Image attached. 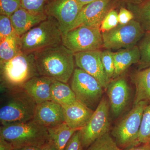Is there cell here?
<instances>
[{
  "mask_svg": "<svg viewBox=\"0 0 150 150\" xmlns=\"http://www.w3.org/2000/svg\"><path fill=\"white\" fill-rule=\"evenodd\" d=\"M40 76L68 83L74 71V54L62 43L34 52Z\"/></svg>",
  "mask_w": 150,
  "mask_h": 150,
  "instance_id": "obj_1",
  "label": "cell"
},
{
  "mask_svg": "<svg viewBox=\"0 0 150 150\" xmlns=\"http://www.w3.org/2000/svg\"><path fill=\"white\" fill-rule=\"evenodd\" d=\"M37 104L23 88H1V126L32 121Z\"/></svg>",
  "mask_w": 150,
  "mask_h": 150,
  "instance_id": "obj_2",
  "label": "cell"
},
{
  "mask_svg": "<svg viewBox=\"0 0 150 150\" xmlns=\"http://www.w3.org/2000/svg\"><path fill=\"white\" fill-rule=\"evenodd\" d=\"M1 88H22L30 79L39 76L33 53H22L0 64Z\"/></svg>",
  "mask_w": 150,
  "mask_h": 150,
  "instance_id": "obj_3",
  "label": "cell"
},
{
  "mask_svg": "<svg viewBox=\"0 0 150 150\" xmlns=\"http://www.w3.org/2000/svg\"><path fill=\"white\" fill-rule=\"evenodd\" d=\"M0 137L10 143L14 149L28 146L41 148L49 141L47 128L33 120L1 126Z\"/></svg>",
  "mask_w": 150,
  "mask_h": 150,
  "instance_id": "obj_4",
  "label": "cell"
},
{
  "mask_svg": "<svg viewBox=\"0 0 150 150\" xmlns=\"http://www.w3.org/2000/svg\"><path fill=\"white\" fill-rule=\"evenodd\" d=\"M23 53H34L62 44V33L55 20L50 17L21 36Z\"/></svg>",
  "mask_w": 150,
  "mask_h": 150,
  "instance_id": "obj_5",
  "label": "cell"
},
{
  "mask_svg": "<svg viewBox=\"0 0 150 150\" xmlns=\"http://www.w3.org/2000/svg\"><path fill=\"white\" fill-rule=\"evenodd\" d=\"M146 101H142L134 107L113 128L111 134L118 146L125 150L139 146V133Z\"/></svg>",
  "mask_w": 150,
  "mask_h": 150,
  "instance_id": "obj_6",
  "label": "cell"
},
{
  "mask_svg": "<svg viewBox=\"0 0 150 150\" xmlns=\"http://www.w3.org/2000/svg\"><path fill=\"white\" fill-rule=\"evenodd\" d=\"M103 46L107 50H121L136 46L144 35L142 25L135 18L126 24H118L112 29L101 32Z\"/></svg>",
  "mask_w": 150,
  "mask_h": 150,
  "instance_id": "obj_7",
  "label": "cell"
},
{
  "mask_svg": "<svg viewBox=\"0 0 150 150\" xmlns=\"http://www.w3.org/2000/svg\"><path fill=\"white\" fill-rule=\"evenodd\" d=\"M62 43L74 54L100 50L103 46L99 28L84 25L62 33Z\"/></svg>",
  "mask_w": 150,
  "mask_h": 150,
  "instance_id": "obj_8",
  "label": "cell"
},
{
  "mask_svg": "<svg viewBox=\"0 0 150 150\" xmlns=\"http://www.w3.org/2000/svg\"><path fill=\"white\" fill-rule=\"evenodd\" d=\"M70 86L77 100L92 109L99 103L103 93V87L98 81L79 68L75 69Z\"/></svg>",
  "mask_w": 150,
  "mask_h": 150,
  "instance_id": "obj_9",
  "label": "cell"
},
{
  "mask_svg": "<svg viewBox=\"0 0 150 150\" xmlns=\"http://www.w3.org/2000/svg\"><path fill=\"white\" fill-rule=\"evenodd\" d=\"M109 106L105 98L100 100L88 123L80 130L84 150L86 149L99 137L109 133Z\"/></svg>",
  "mask_w": 150,
  "mask_h": 150,
  "instance_id": "obj_10",
  "label": "cell"
},
{
  "mask_svg": "<svg viewBox=\"0 0 150 150\" xmlns=\"http://www.w3.org/2000/svg\"><path fill=\"white\" fill-rule=\"evenodd\" d=\"M82 8L77 0H48L45 13L55 20L64 33L69 30Z\"/></svg>",
  "mask_w": 150,
  "mask_h": 150,
  "instance_id": "obj_11",
  "label": "cell"
},
{
  "mask_svg": "<svg viewBox=\"0 0 150 150\" xmlns=\"http://www.w3.org/2000/svg\"><path fill=\"white\" fill-rule=\"evenodd\" d=\"M113 2V0H100L84 6L69 30L83 25L100 28Z\"/></svg>",
  "mask_w": 150,
  "mask_h": 150,
  "instance_id": "obj_12",
  "label": "cell"
},
{
  "mask_svg": "<svg viewBox=\"0 0 150 150\" xmlns=\"http://www.w3.org/2000/svg\"><path fill=\"white\" fill-rule=\"evenodd\" d=\"M100 50L74 54L75 64L78 68L96 79L103 88L107 89L111 80L105 74L101 60Z\"/></svg>",
  "mask_w": 150,
  "mask_h": 150,
  "instance_id": "obj_13",
  "label": "cell"
},
{
  "mask_svg": "<svg viewBox=\"0 0 150 150\" xmlns=\"http://www.w3.org/2000/svg\"><path fill=\"white\" fill-rule=\"evenodd\" d=\"M33 120L47 128L64 123L63 108L52 100L37 104Z\"/></svg>",
  "mask_w": 150,
  "mask_h": 150,
  "instance_id": "obj_14",
  "label": "cell"
},
{
  "mask_svg": "<svg viewBox=\"0 0 150 150\" xmlns=\"http://www.w3.org/2000/svg\"><path fill=\"white\" fill-rule=\"evenodd\" d=\"M106 89L111 111L114 116H118L129 101L130 89L128 83L123 78H118L111 81Z\"/></svg>",
  "mask_w": 150,
  "mask_h": 150,
  "instance_id": "obj_15",
  "label": "cell"
},
{
  "mask_svg": "<svg viewBox=\"0 0 150 150\" xmlns=\"http://www.w3.org/2000/svg\"><path fill=\"white\" fill-rule=\"evenodd\" d=\"M62 108L65 123L76 130H80L85 126L94 112V110L78 100Z\"/></svg>",
  "mask_w": 150,
  "mask_h": 150,
  "instance_id": "obj_16",
  "label": "cell"
},
{
  "mask_svg": "<svg viewBox=\"0 0 150 150\" xmlns=\"http://www.w3.org/2000/svg\"><path fill=\"white\" fill-rule=\"evenodd\" d=\"M46 13H35L20 8L10 17L12 24L18 35L21 36L48 18Z\"/></svg>",
  "mask_w": 150,
  "mask_h": 150,
  "instance_id": "obj_17",
  "label": "cell"
},
{
  "mask_svg": "<svg viewBox=\"0 0 150 150\" xmlns=\"http://www.w3.org/2000/svg\"><path fill=\"white\" fill-rule=\"evenodd\" d=\"M54 81L51 78L39 75L28 81L22 88L38 104L51 100V86Z\"/></svg>",
  "mask_w": 150,
  "mask_h": 150,
  "instance_id": "obj_18",
  "label": "cell"
},
{
  "mask_svg": "<svg viewBox=\"0 0 150 150\" xmlns=\"http://www.w3.org/2000/svg\"><path fill=\"white\" fill-rule=\"evenodd\" d=\"M115 71L113 79L118 78L131 65L139 62L141 54L137 45L113 52Z\"/></svg>",
  "mask_w": 150,
  "mask_h": 150,
  "instance_id": "obj_19",
  "label": "cell"
},
{
  "mask_svg": "<svg viewBox=\"0 0 150 150\" xmlns=\"http://www.w3.org/2000/svg\"><path fill=\"white\" fill-rule=\"evenodd\" d=\"M132 81L136 88L134 105L142 101H150V67L135 73Z\"/></svg>",
  "mask_w": 150,
  "mask_h": 150,
  "instance_id": "obj_20",
  "label": "cell"
},
{
  "mask_svg": "<svg viewBox=\"0 0 150 150\" xmlns=\"http://www.w3.org/2000/svg\"><path fill=\"white\" fill-rule=\"evenodd\" d=\"M51 100L63 106L73 104L77 99L74 92L67 83L54 80L51 86Z\"/></svg>",
  "mask_w": 150,
  "mask_h": 150,
  "instance_id": "obj_21",
  "label": "cell"
},
{
  "mask_svg": "<svg viewBox=\"0 0 150 150\" xmlns=\"http://www.w3.org/2000/svg\"><path fill=\"white\" fill-rule=\"evenodd\" d=\"M47 130L49 141L53 143L56 150H64L73 134L78 131L70 128L65 122L48 128Z\"/></svg>",
  "mask_w": 150,
  "mask_h": 150,
  "instance_id": "obj_22",
  "label": "cell"
},
{
  "mask_svg": "<svg viewBox=\"0 0 150 150\" xmlns=\"http://www.w3.org/2000/svg\"><path fill=\"white\" fill-rule=\"evenodd\" d=\"M22 53L21 36L14 33L0 42V64L9 61Z\"/></svg>",
  "mask_w": 150,
  "mask_h": 150,
  "instance_id": "obj_23",
  "label": "cell"
},
{
  "mask_svg": "<svg viewBox=\"0 0 150 150\" xmlns=\"http://www.w3.org/2000/svg\"><path fill=\"white\" fill-rule=\"evenodd\" d=\"M129 6L145 32H150V0L139 4H129Z\"/></svg>",
  "mask_w": 150,
  "mask_h": 150,
  "instance_id": "obj_24",
  "label": "cell"
},
{
  "mask_svg": "<svg viewBox=\"0 0 150 150\" xmlns=\"http://www.w3.org/2000/svg\"><path fill=\"white\" fill-rule=\"evenodd\" d=\"M138 46L141 54L138 63L140 70L150 67V32H145Z\"/></svg>",
  "mask_w": 150,
  "mask_h": 150,
  "instance_id": "obj_25",
  "label": "cell"
},
{
  "mask_svg": "<svg viewBox=\"0 0 150 150\" xmlns=\"http://www.w3.org/2000/svg\"><path fill=\"white\" fill-rule=\"evenodd\" d=\"M150 141V104L145 108L139 133V144H147Z\"/></svg>",
  "mask_w": 150,
  "mask_h": 150,
  "instance_id": "obj_26",
  "label": "cell"
},
{
  "mask_svg": "<svg viewBox=\"0 0 150 150\" xmlns=\"http://www.w3.org/2000/svg\"><path fill=\"white\" fill-rule=\"evenodd\" d=\"M85 150H122L118 146L109 133H106L96 140Z\"/></svg>",
  "mask_w": 150,
  "mask_h": 150,
  "instance_id": "obj_27",
  "label": "cell"
},
{
  "mask_svg": "<svg viewBox=\"0 0 150 150\" xmlns=\"http://www.w3.org/2000/svg\"><path fill=\"white\" fill-rule=\"evenodd\" d=\"M101 60L105 74L111 80L113 79L115 71L113 52L107 49L101 51Z\"/></svg>",
  "mask_w": 150,
  "mask_h": 150,
  "instance_id": "obj_28",
  "label": "cell"
},
{
  "mask_svg": "<svg viewBox=\"0 0 150 150\" xmlns=\"http://www.w3.org/2000/svg\"><path fill=\"white\" fill-rule=\"evenodd\" d=\"M21 7L35 13H45L48 0H21Z\"/></svg>",
  "mask_w": 150,
  "mask_h": 150,
  "instance_id": "obj_29",
  "label": "cell"
},
{
  "mask_svg": "<svg viewBox=\"0 0 150 150\" xmlns=\"http://www.w3.org/2000/svg\"><path fill=\"white\" fill-rule=\"evenodd\" d=\"M21 7V0H0L1 15L10 17Z\"/></svg>",
  "mask_w": 150,
  "mask_h": 150,
  "instance_id": "obj_30",
  "label": "cell"
},
{
  "mask_svg": "<svg viewBox=\"0 0 150 150\" xmlns=\"http://www.w3.org/2000/svg\"><path fill=\"white\" fill-rule=\"evenodd\" d=\"M118 24V13L112 9L105 17L100 29L101 32L108 31L116 27Z\"/></svg>",
  "mask_w": 150,
  "mask_h": 150,
  "instance_id": "obj_31",
  "label": "cell"
},
{
  "mask_svg": "<svg viewBox=\"0 0 150 150\" xmlns=\"http://www.w3.org/2000/svg\"><path fill=\"white\" fill-rule=\"evenodd\" d=\"M16 33L12 24L10 17L0 15V42L6 38Z\"/></svg>",
  "mask_w": 150,
  "mask_h": 150,
  "instance_id": "obj_32",
  "label": "cell"
},
{
  "mask_svg": "<svg viewBox=\"0 0 150 150\" xmlns=\"http://www.w3.org/2000/svg\"><path fill=\"white\" fill-rule=\"evenodd\" d=\"M64 150H84L81 141L80 131L75 132L65 146Z\"/></svg>",
  "mask_w": 150,
  "mask_h": 150,
  "instance_id": "obj_33",
  "label": "cell"
},
{
  "mask_svg": "<svg viewBox=\"0 0 150 150\" xmlns=\"http://www.w3.org/2000/svg\"><path fill=\"white\" fill-rule=\"evenodd\" d=\"M119 24H126L134 19V16L131 11L121 8L118 13Z\"/></svg>",
  "mask_w": 150,
  "mask_h": 150,
  "instance_id": "obj_34",
  "label": "cell"
},
{
  "mask_svg": "<svg viewBox=\"0 0 150 150\" xmlns=\"http://www.w3.org/2000/svg\"><path fill=\"white\" fill-rule=\"evenodd\" d=\"M13 149L10 143L0 137V150H13Z\"/></svg>",
  "mask_w": 150,
  "mask_h": 150,
  "instance_id": "obj_35",
  "label": "cell"
},
{
  "mask_svg": "<svg viewBox=\"0 0 150 150\" xmlns=\"http://www.w3.org/2000/svg\"><path fill=\"white\" fill-rule=\"evenodd\" d=\"M125 150H150V148L147 144H144Z\"/></svg>",
  "mask_w": 150,
  "mask_h": 150,
  "instance_id": "obj_36",
  "label": "cell"
},
{
  "mask_svg": "<svg viewBox=\"0 0 150 150\" xmlns=\"http://www.w3.org/2000/svg\"><path fill=\"white\" fill-rule=\"evenodd\" d=\"M41 149L42 150H56L55 146L50 141L42 147Z\"/></svg>",
  "mask_w": 150,
  "mask_h": 150,
  "instance_id": "obj_37",
  "label": "cell"
},
{
  "mask_svg": "<svg viewBox=\"0 0 150 150\" xmlns=\"http://www.w3.org/2000/svg\"><path fill=\"white\" fill-rule=\"evenodd\" d=\"M77 1L81 7L82 8L83 6L90 4V3L100 1V0H77Z\"/></svg>",
  "mask_w": 150,
  "mask_h": 150,
  "instance_id": "obj_38",
  "label": "cell"
},
{
  "mask_svg": "<svg viewBox=\"0 0 150 150\" xmlns=\"http://www.w3.org/2000/svg\"><path fill=\"white\" fill-rule=\"evenodd\" d=\"M13 150H42L40 148L34 146H28L13 149Z\"/></svg>",
  "mask_w": 150,
  "mask_h": 150,
  "instance_id": "obj_39",
  "label": "cell"
},
{
  "mask_svg": "<svg viewBox=\"0 0 150 150\" xmlns=\"http://www.w3.org/2000/svg\"><path fill=\"white\" fill-rule=\"evenodd\" d=\"M129 4H139L145 0H126Z\"/></svg>",
  "mask_w": 150,
  "mask_h": 150,
  "instance_id": "obj_40",
  "label": "cell"
},
{
  "mask_svg": "<svg viewBox=\"0 0 150 150\" xmlns=\"http://www.w3.org/2000/svg\"><path fill=\"white\" fill-rule=\"evenodd\" d=\"M147 144L148 145V146H149V147L150 148V141L149 142V143H148V144Z\"/></svg>",
  "mask_w": 150,
  "mask_h": 150,
  "instance_id": "obj_41",
  "label": "cell"
}]
</instances>
